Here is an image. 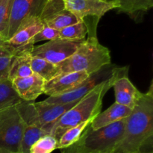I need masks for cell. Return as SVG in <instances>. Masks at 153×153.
<instances>
[{
	"label": "cell",
	"mask_w": 153,
	"mask_h": 153,
	"mask_svg": "<svg viewBox=\"0 0 153 153\" xmlns=\"http://www.w3.org/2000/svg\"><path fill=\"white\" fill-rule=\"evenodd\" d=\"M85 40L86 38L82 40L58 38L49 40L43 44L33 46L31 55L57 65L70 58Z\"/></svg>",
	"instance_id": "cell-8"
},
{
	"label": "cell",
	"mask_w": 153,
	"mask_h": 153,
	"mask_svg": "<svg viewBox=\"0 0 153 153\" xmlns=\"http://www.w3.org/2000/svg\"><path fill=\"white\" fill-rule=\"evenodd\" d=\"M45 82L43 78L35 73L11 80L12 86L19 98L27 102H34L43 94Z\"/></svg>",
	"instance_id": "cell-12"
},
{
	"label": "cell",
	"mask_w": 153,
	"mask_h": 153,
	"mask_svg": "<svg viewBox=\"0 0 153 153\" xmlns=\"http://www.w3.org/2000/svg\"><path fill=\"white\" fill-rule=\"evenodd\" d=\"M81 20L82 19L78 18L76 15L64 8L48 16L47 18L42 20V22L44 24V26L49 27L59 31L66 27L74 25L80 22Z\"/></svg>",
	"instance_id": "cell-17"
},
{
	"label": "cell",
	"mask_w": 153,
	"mask_h": 153,
	"mask_svg": "<svg viewBox=\"0 0 153 153\" xmlns=\"http://www.w3.org/2000/svg\"><path fill=\"white\" fill-rule=\"evenodd\" d=\"M91 75L85 72L69 73L58 75L45 82L43 94L49 97H54L70 91L76 85L82 83Z\"/></svg>",
	"instance_id": "cell-13"
},
{
	"label": "cell",
	"mask_w": 153,
	"mask_h": 153,
	"mask_svg": "<svg viewBox=\"0 0 153 153\" xmlns=\"http://www.w3.org/2000/svg\"><path fill=\"white\" fill-rule=\"evenodd\" d=\"M18 46H11L4 40L0 45V81L7 80Z\"/></svg>",
	"instance_id": "cell-18"
},
{
	"label": "cell",
	"mask_w": 153,
	"mask_h": 153,
	"mask_svg": "<svg viewBox=\"0 0 153 153\" xmlns=\"http://www.w3.org/2000/svg\"><path fill=\"white\" fill-rule=\"evenodd\" d=\"M1 0H0V2H1Z\"/></svg>",
	"instance_id": "cell-30"
},
{
	"label": "cell",
	"mask_w": 153,
	"mask_h": 153,
	"mask_svg": "<svg viewBox=\"0 0 153 153\" xmlns=\"http://www.w3.org/2000/svg\"><path fill=\"white\" fill-rule=\"evenodd\" d=\"M78 102L67 104L49 105L42 102H35L22 100L16 105V108L25 125L44 128L52 135L54 124Z\"/></svg>",
	"instance_id": "cell-4"
},
{
	"label": "cell",
	"mask_w": 153,
	"mask_h": 153,
	"mask_svg": "<svg viewBox=\"0 0 153 153\" xmlns=\"http://www.w3.org/2000/svg\"><path fill=\"white\" fill-rule=\"evenodd\" d=\"M58 139L52 135L42 137L31 146L29 153H52L58 147Z\"/></svg>",
	"instance_id": "cell-24"
},
{
	"label": "cell",
	"mask_w": 153,
	"mask_h": 153,
	"mask_svg": "<svg viewBox=\"0 0 153 153\" xmlns=\"http://www.w3.org/2000/svg\"><path fill=\"white\" fill-rule=\"evenodd\" d=\"M59 38V31L53 29L49 27L44 26L41 31H39L31 40V43L34 45L40 41H49V40H56Z\"/></svg>",
	"instance_id": "cell-26"
},
{
	"label": "cell",
	"mask_w": 153,
	"mask_h": 153,
	"mask_svg": "<svg viewBox=\"0 0 153 153\" xmlns=\"http://www.w3.org/2000/svg\"><path fill=\"white\" fill-rule=\"evenodd\" d=\"M34 45L28 44L18 46L14 60L9 73V80L16 78L26 77L32 74L31 70V51Z\"/></svg>",
	"instance_id": "cell-15"
},
{
	"label": "cell",
	"mask_w": 153,
	"mask_h": 153,
	"mask_svg": "<svg viewBox=\"0 0 153 153\" xmlns=\"http://www.w3.org/2000/svg\"><path fill=\"white\" fill-rule=\"evenodd\" d=\"M114 67L111 66V64L106 66L97 73L89 76L88 79L70 91L58 96L48 97V98L41 102L44 104L56 105L67 104L79 101L94 90L97 85L108 79L113 74Z\"/></svg>",
	"instance_id": "cell-7"
},
{
	"label": "cell",
	"mask_w": 153,
	"mask_h": 153,
	"mask_svg": "<svg viewBox=\"0 0 153 153\" xmlns=\"http://www.w3.org/2000/svg\"><path fill=\"white\" fill-rule=\"evenodd\" d=\"M46 135H51L47 130L35 126H25L21 143V153H29L31 146Z\"/></svg>",
	"instance_id": "cell-21"
},
{
	"label": "cell",
	"mask_w": 153,
	"mask_h": 153,
	"mask_svg": "<svg viewBox=\"0 0 153 153\" xmlns=\"http://www.w3.org/2000/svg\"><path fill=\"white\" fill-rule=\"evenodd\" d=\"M122 67H114L113 74L108 79L97 85L94 90L79 100L73 108L64 113L54 124L52 135L60 138L68 128L88 120H93L101 112L102 100L106 93L113 86Z\"/></svg>",
	"instance_id": "cell-2"
},
{
	"label": "cell",
	"mask_w": 153,
	"mask_h": 153,
	"mask_svg": "<svg viewBox=\"0 0 153 153\" xmlns=\"http://www.w3.org/2000/svg\"><path fill=\"white\" fill-rule=\"evenodd\" d=\"M126 119L93 130L91 124L79 139L85 149L98 153H112L123 136Z\"/></svg>",
	"instance_id": "cell-5"
},
{
	"label": "cell",
	"mask_w": 153,
	"mask_h": 153,
	"mask_svg": "<svg viewBox=\"0 0 153 153\" xmlns=\"http://www.w3.org/2000/svg\"><path fill=\"white\" fill-rule=\"evenodd\" d=\"M44 27V24L40 17L34 16L25 21L17 31L5 42L11 46H21L31 44L33 37L41 31ZM33 45V44H32Z\"/></svg>",
	"instance_id": "cell-14"
},
{
	"label": "cell",
	"mask_w": 153,
	"mask_h": 153,
	"mask_svg": "<svg viewBox=\"0 0 153 153\" xmlns=\"http://www.w3.org/2000/svg\"><path fill=\"white\" fill-rule=\"evenodd\" d=\"M133 153H152V152H143V151H138V152H133Z\"/></svg>",
	"instance_id": "cell-29"
},
{
	"label": "cell",
	"mask_w": 153,
	"mask_h": 153,
	"mask_svg": "<svg viewBox=\"0 0 153 153\" xmlns=\"http://www.w3.org/2000/svg\"><path fill=\"white\" fill-rule=\"evenodd\" d=\"M153 136V85L141 93L131 114L126 118L123 138L112 153H133L152 141Z\"/></svg>",
	"instance_id": "cell-1"
},
{
	"label": "cell",
	"mask_w": 153,
	"mask_h": 153,
	"mask_svg": "<svg viewBox=\"0 0 153 153\" xmlns=\"http://www.w3.org/2000/svg\"><path fill=\"white\" fill-rule=\"evenodd\" d=\"M91 122L92 120L85 121L66 130L58 139L57 149H63L77 142L82 137L84 131L86 129Z\"/></svg>",
	"instance_id": "cell-19"
},
{
	"label": "cell",
	"mask_w": 153,
	"mask_h": 153,
	"mask_svg": "<svg viewBox=\"0 0 153 153\" xmlns=\"http://www.w3.org/2000/svg\"><path fill=\"white\" fill-rule=\"evenodd\" d=\"M64 8L80 19L94 17L100 19L107 12L118 9L117 0H63Z\"/></svg>",
	"instance_id": "cell-9"
},
{
	"label": "cell",
	"mask_w": 153,
	"mask_h": 153,
	"mask_svg": "<svg viewBox=\"0 0 153 153\" xmlns=\"http://www.w3.org/2000/svg\"><path fill=\"white\" fill-rule=\"evenodd\" d=\"M25 126L16 105L0 111V153H21Z\"/></svg>",
	"instance_id": "cell-6"
},
{
	"label": "cell",
	"mask_w": 153,
	"mask_h": 153,
	"mask_svg": "<svg viewBox=\"0 0 153 153\" xmlns=\"http://www.w3.org/2000/svg\"><path fill=\"white\" fill-rule=\"evenodd\" d=\"M22 101L12 86L11 81H0V111L17 105Z\"/></svg>",
	"instance_id": "cell-23"
},
{
	"label": "cell",
	"mask_w": 153,
	"mask_h": 153,
	"mask_svg": "<svg viewBox=\"0 0 153 153\" xmlns=\"http://www.w3.org/2000/svg\"><path fill=\"white\" fill-rule=\"evenodd\" d=\"M4 41V38H3L2 37H1V35H0V45L1 44V43H3V42Z\"/></svg>",
	"instance_id": "cell-28"
},
{
	"label": "cell",
	"mask_w": 153,
	"mask_h": 153,
	"mask_svg": "<svg viewBox=\"0 0 153 153\" xmlns=\"http://www.w3.org/2000/svg\"><path fill=\"white\" fill-rule=\"evenodd\" d=\"M31 66L32 73L40 76L46 82L57 76V66L43 58L32 56Z\"/></svg>",
	"instance_id": "cell-22"
},
{
	"label": "cell",
	"mask_w": 153,
	"mask_h": 153,
	"mask_svg": "<svg viewBox=\"0 0 153 153\" xmlns=\"http://www.w3.org/2000/svg\"><path fill=\"white\" fill-rule=\"evenodd\" d=\"M111 64L109 49L98 41L97 36H88L70 58L57 64V76L77 72L92 75Z\"/></svg>",
	"instance_id": "cell-3"
},
{
	"label": "cell",
	"mask_w": 153,
	"mask_h": 153,
	"mask_svg": "<svg viewBox=\"0 0 153 153\" xmlns=\"http://www.w3.org/2000/svg\"><path fill=\"white\" fill-rule=\"evenodd\" d=\"M48 0H13L9 21L7 39L31 17H40Z\"/></svg>",
	"instance_id": "cell-10"
},
{
	"label": "cell",
	"mask_w": 153,
	"mask_h": 153,
	"mask_svg": "<svg viewBox=\"0 0 153 153\" xmlns=\"http://www.w3.org/2000/svg\"><path fill=\"white\" fill-rule=\"evenodd\" d=\"M61 153H98L96 152H92L88 149H85L83 145L81 143L80 140H78L75 143H73L71 146H68L67 148L61 149Z\"/></svg>",
	"instance_id": "cell-27"
},
{
	"label": "cell",
	"mask_w": 153,
	"mask_h": 153,
	"mask_svg": "<svg viewBox=\"0 0 153 153\" xmlns=\"http://www.w3.org/2000/svg\"><path fill=\"white\" fill-rule=\"evenodd\" d=\"M118 10L121 13L135 16L138 13L146 12L153 7V0H117Z\"/></svg>",
	"instance_id": "cell-20"
},
{
	"label": "cell",
	"mask_w": 153,
	"mask_h": 153,
	"mask_svg": "<svg viewBox=\"0 0 153 153\" xmlns=\"http://www.w3.org/2000/svg\"><path fill=\"white\" fill-rule=\"evenodd\" d=\"M131 111L132 109L130 108L114 102L105 111L100 112L93 119L90 125L91 128L93 130L98 129L126 119L129 116Z\"/></svg>",
	"instance_id": "cell-16"
},
{
	"label": "cell",
	"mask_w": 153,
	"mask_h": 153,
	"mask_svg": "<svg viewBox=\"0 0 153 153\" xmlns=\"http://www.w3.org/2000/svg\"><path fill=\"white\" fill-rule=\"evenodd\" d=\"M13 0H1L0 2V35L7 40L9 21Z\"/></svg>",
	"instance_id": "cell-25"
},
{
	"label": "cell",
	"mask_w": 153,
	"mask_h": 153,
	"mask_svg": "<svg viewBox=\"0 0 153 153\" xmlns=\"http://www.w3.org/2000/svg\"><path fill=\"white\" fill-rule=\"evenodd\" d=\"M128 66L122 67L112 88L114 90L115 102L132 109L141 95V92L128 79Z\"/></svg>",
	"instance_id": "cell-11"
}]
</instances>
